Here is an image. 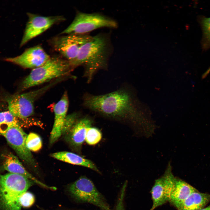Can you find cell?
Here are the masks:
<instances>
[{"label": "cell", "instance_id": "1", "mask_svg": "<svg viewBox=\"0 0 210 210\" xmlns=\"http://www.w3.org/2000/svg\"><path fill=\"white\" fill-rule=\"evenodd\" d=\"M83 105L86 108L104 117L130 123L137 127V134L146 137L150 130L141 121L133 96L124 87L113 92L96 95L86 93Z\"/></svg>", "mask_w": 210, "mask_h": 210}, {"label": "cell", "instance_id": "2", "mask_svg": "<svg viewBox=\"0 0 210 210\" xmlns=\"http://www.w3.org/2000/svg\"><path fill=\"white\" fill-rule=\"evenodd\" d=\"M111 50L108 36L100 34L84 45L76 58L69 62L73 69L79 66H83V77L89 83L98 71L107 69Z\"/></svg>", "mask_w": 210, "mask_h": 210}, {"label": "cell", "instance_id": "3", "mask_svg": "<svg viewBox=\"0 0 210 210\" xmlns=\"http://www.w3.org/2000/svg\"><path fill=\"white\" fill-rule=\"evenodd\" d=\"M34 183L20 175L0 174V209L21 210L20 197Z\"/></svg>", "mask_w": 210, "mask_h": 210}, {"label": "cell", "instance_id": "4", "mask_svg": "<svg viewBox=\"0 0 210 210\" xmlns=\"http://www.w3.org/2000/svg\"><path fill=\"white\" fill-rule=\"evenodd\" d=\"M73 69L69 61L60 57H50L43 65L32 69L24 80L21 89L24 90L70 73Z\"/></svg>", "mask_w": 210, "mask_h": 210}, {"label": "cell", "instance_id": "5", "mask_svg": "<svg viewBox=\"0 0 210 210\" xmlns=\"http://www.w3.org/2000/svg\"><path fill=\"white\" fill-rule=\"evenodd\" d=\"M118 24L114 20L98 13L78 12L72 22L61 34H88L99 28H116Z\"/></svg>", "mask_w": 210, "mask_h": 210}, {"label": "cell", "instance_id": "6", "mask_svg": "<svg viewBox=\"0 0 210 210\" xmlns=\"http://www.w3.org/2000/svg\"><path fill=\"white\" fill-rule=\"evenodd\" d=\"M68 190L71 195L78 202L92 204L102 210H112L92 181L86 177L81 176L70 184Z\"/></svg>", "mask_w": 210, "mask_h": 210}, {"label": "cell", "instance_id": "7", "mask_svg": "<svg viewBox=\"0 0 210 210\" xmlns=\"http://www.w3.org/2000/svg\"><path fill=\"white\" fill-rule=\"evenodd\" d=\"M57 82L56 81L36 90L10 96L5 101L9 111L18 118L24 119L34 113V104L38 98Z\"/></svg>", "mask_w": 210, "mask_h": 210}, {"label": "cell", "instance_id": "8", "mask_svg": "<svg viewBox=\"0 0 210 210\" xmlns=\"http://www.w3.org/2000/svg\"><path fill=\"white\" fill-rule=\"evenodd\" d=\"M93 37L88 34H69L55 38L52 44L56 51L71 61L76 58L81 48Z\"/></svg>", "mask_w": 210, "mask_h": 210}, {"label": "cell", "instance_id": "9", "mask_svg": "<svg viewBox=\"0 0 210 210\" xmlns=\"http://www.w3.org/2000/svg\"><path fill=\"white\" fill-rule=\"evenodd\" d=\"M28 21L26 24L20 47L40 35L53 25L65 20L62 16H44L28 13Z\"/></svg>", "mask_w": 210, "mask_h": 210}, {"label": "cell", "instance_id": "10", "mask_svg": "<svg viewBox=\"0 0 210 210\" xmlns=\"http://www.w3.org/2000/svg\"><path fill=\"white\" fill-rule=\"evenodd\" d=\"M14 150L19 157L26 163L33 168L37 166L31 151L26 143L27 135L20 125L13 126L2 135Z\"/></svg>", "mask_w": 210, "mask_h": 210}, {"label": "cell", "instance_id": "11", "mask_svg": "<svg viewBox=\"0 0 210 210\" xmlns=\"http://www.w3.org/2000/svg\"><path fill=\"white\" fill-rule=\"evenodd\" d=\"M175 178L172 172V167L170 162L164 174L155 180L151 190L153 204L150 210H154L169 201Z\"/></svg>", "mask_w": 210, "mask_h": 210}, {"label": "cell", "instance_id": "12", "mask_svg": "<svg viewBox=\"0 0 210 210\" xmlns=\"http://www.w3.org/2000/svg\"><path fill=\"white\" fill-rule=\"evenodd\" d=\"M50 57L43 48L38 45L26 49L18 56L6 58L5 60L23 68L33 69L44 64Z\"/></svg>", "mask_w": 210, "mask_h": 210}, {"label": "cell", "instance_id": "13", "mask_svg": "<svg viewBox=\"0 0 210 210\" xmlns=\"http://www.w3.org/2000/svg\"><path fill=\"white\" fill-rule=\"evenodd\" d=\"M69 104L68 94L66 92H65L53 107L55 118L50 138V144L54 143L62 134L64 122L67 116Z\"/></svg>", "mask_w": 210, "mask_h": 210}, {"label": "cell", "instance_id": "14", "mask_svg": "<svg viewBox=\"0 0 210 210\" xmlns=\"http://www.w3.org/2000/svg\"><path fill=\"white\" fill-rule=\"evenodd\" d=\"M3 167L10 173L20 175L33 181L35 183L46 189L52 190L57 189L56 187L48 186L40 181L27 171L18 158L12 153L4 156Z\"/></svg>", "mask_w": 210, "mask_h": 210}, {"label": "cell", "instance_id": "15", "mask_svg": "<svg viewBox=\"0 0 210 210\" xmlns=\"http://www.w3.org/2000/svg\"><path fill=\"white\" fill-rule=\"evenodd\" d=\"M92 121L85 117L77 120L67 132V140L75 149L79 150L85 140L87 129L91 127Z\"/></svg>", "mask_w": 210, "mask_h": 210}, {"label": "cell", "instance_id": "16", "mask_svg": "<svg viewBox=\"0 0 210 210\" xmlns=\"http://www.w3.org/2000/svg\"><path fill=\"white\" fill-rule=\"evenodd\" d=\"M198 191L182 180L175 177L169 201L177 209L192 193Z\"/></svg>", "mask_w": 210, "mask_h": 210}, {"label": "cell", "instance_id": "17", "mask_svg": "<svg viewBox=\"0 0 210 210\" xmlns=\"http://www.w3.org/2000/svg\"><path fill=\"white\" fill-rule=\"evenodd\" d=\"M50 156L59 160L73 164L83 166L101 173L95 164L91 161L77 154L68 151H61L52 153Z\"/></svg>", "mask_w": 210, "mask_h": 210}, {"label": "cell", "instance_id": "18", "mask_svg": "<svg viewBox=\"0 0 210 210\" xmlns=\"http://www.w3.org/2000/svg\"><path fill=\"white\" fill-rule=\"evenodd\" d=\"M210 202V194L198 191L191 193L178 208V210H199Z\"/></svg>", "mask_w": 210, "mask_h": 210}, {"label": "cell", "instance_id": "19", "mask_svg": "<svg viewBox=\"0 0 210 210\" xmlns=\"http://www.w3.org/2000/svg\"><path fill=\"white\" fill-rule=\"evenodd\" d=\"M18 118L8 111L0 112V135L2 136L13 126L20 125Z\"/></svg>", "mask_w": 210, "mask_h": 210}, {"label": "cell", "instance_id": "20", "mask_svg": "<svg viewBox=\"0 0 210 210\" xmlns=\"http://www.w3.org/2000/svg\"><path fill=\"white\" fill-rule=\"evenodd\" d=\"M200 23L202 33V46L203 49L206 50L210 47V17L202 18Z\"/></svg>", "mask_w": 210, "mask_h": 210}, {"label": "cell", "instance_id": "21", "mask_svg": "<svg viewBox=\"0 0 210 210\" xmlns=\"http://www.w3.org/2000/svg\"><path fill=\"white\" fill-rule=\"evenodd\" d=\"M27 148L30 151L37 152L42 148V142L40 136L36 133L31 132L27 135L26 141Z\"/></svg>", "mask_w": 210, "mask_h": 210}, {"label": "cell", "instance_id": "22", "mask_svg": "<svg viewBox=\"0 0 210 210\" xmlns=\"http://www.w3.org/2000/svg\"><path fill=\"white\" fill-rule=\"evenodd\" d=\"M102 137V132L98 129L90 127L87 130L85 141L88 144L94 145L98 144Z\"/></svg>", "mask_w": 210, "mask_h": 210}, {"label": "cell", "instance_id": "23", "mask_svg": "<svg viewBox=\"0 0 210 210\" xmlns=\"http://www.w3.org/2000/svg\"><path fill=\"white\" fill-rule=\"evenodd\" d=\"M35 197L31 192L26 191L20 197V202L22 207L28 208L31 207L35 202Z\"/></svg>", "mask_w": 210, "mask_h": 210}, {"label": "cell", "instance_id": "24", "mask_svg": "<svg viewBox=\"0 0 210 210\" xmlns=\"http://www.w3.org/2000/svg\"><path fill=\"white\" fill-rule=\"evenodd\" d=\"M78 114L74 113L67 115L65 120L62 134L68 132L77 120Z\"/></svg>", "mask_w": 210, "mask_h": 210}, {"label": "cell", "instance_id": "25", "mask_svg": "<svg viewBox=\"0 0 210 210\" xmlns=\"http://www.w3.org/2000/svg\"><path fill=\"white\" fill-rule=\"evenodd\" d=\"M127 183V182L126 181L122 187L115 210H125L124 204V200Z\"/></svg>", "mask_w": 210, "mask_h": 210}, {"label": "cell", "instance_id": "26", "mask_svg": "<svg viewBox=\"0 0 210 210\" xmlns=\"http://www.w3.org/2000/svg\"><path fill=\"white\" fill-rule=\"evenodd\" d=\"M210 72V67L203 75V77H205Z\"/></svg>", "mask_w": 210, "mask_h": 210}, {"label": "cell", "instance_id": "27", "mask_svg": "<svg viewBox=\"0 0 210 210\" xmlns=\"http://www.w3.org/2000/svg\"><path fill=\"white\" fill-rule=\"evenodd\" d=\"M199 210H210V205L206 207L203 208Z\"/></svg>", "mask_w": 210, "mask_h": 210}]
</instances>
